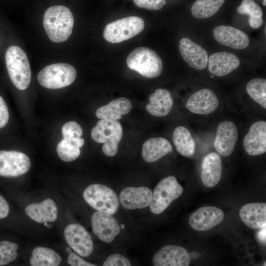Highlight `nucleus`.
<instances>
[{"label": "nucleus", "mask_w": 266, "mask_h": 266, "mask_svg": "<svg viewBox=\"0 0 266 266\" xmlns=\"http://www.w3.org/2000/svg\"><path fill=\"white\" fill-rule=\"evenodd\" d=\"M62 132L63 138H80L83 134L80 126L73 121L65 123L62 127Z\"/></svg>", "instance_id": "obj_34"}, {"label": "nucleus", "mask_w": 266, "mask_h": 266, "mask_svg": "<svg viewBox=\"0 0 266 266\" xmlns=\"http://www.w3.org/2000/svg\"><path fill=\"white\" fill-rule=\"evenodd\" d=\"M130 260L125 256L119 254H113L104 261L103 266H131Z\"/></svg>", "instance_id": "obj_35"}, {"label": "nucleus", "mask_w": 266, "mask_h": 266, "mask_svg": "<svg viewBox=\"0 0 266 266\" xmlns=\"http://www.w3.org/2000/svg\"><path fill=\"white\" fill-rule=\"evenodd\" d=\"M83 197L85 201L94 209L113 215L119 207V199L110 188L102 184H93L84 190Z\"/></svg>", "instance_id": "obj_6"}, {"label": "nucleus", "mask_w": 266, "mask_h": 266, "mask_svg": "<svg viewBox=\"0 0 266 266\" xmlns=\"http://www.w3.org/2000/svg\"><path fill=\"white\" fill-rule=\"evenodd\" d=\"M65 239L79 255L87 257L92 253L94 244L92 238L86 229L79 224H71L64 230Z\"/></svg>", "instance_id": "obj_10"}, {"label": "nucleus", "mask_w": 266, "mask_h": 266, "mask_svg": "<svg viewBox=\"0 0 266 266\" xmlns=\"http://www.w3.org/2000/svg\"><path fill=\"white\" fill-rule=\"evenodd\" d=\"M144 22L137 16L125 17L107 24L103 32L104 38L113 43H120L136 36L144 28Z\"/></svg>", "instance_id": "obj_7"}, {"label": "nucleus", "mask_w": 266, "mask_h": 266, "mask_svg": "<svg viewBox=\"0 0 266 266\" xmlns=\"http://www.w3.org/2000/svg\"><path fill=\"white\" fill-rule=\"evenodd\" d=\"M240 63L239 58L234 54L221 52L211 54L208 58L207 65L212 74L223 76L237 69Z\"/></svg>", "instance_id": "obj_20"}, {"label": "nucleus", "mask_w": 266, "mask_h": 266, "mask_svg": "<svg viewBox=\"0 0 266 266\" xmlns=\"http://www.w3.org/2000/svg\"><path fill=\"white\" fill-rule=\"evenodd\" d=\"M263 4L264 6H266V0H264L263 2Z\"/></svg>", "instance_id": "obj_41"}, {"label": "nucleus", "mask_w": 266, "mask_h": 266, "mask_svg": "<svg viewBox=\"0 0 266 266\" xmlns=\"http://www.w3.org/2000/svg\"><path fill=\"white\" fill-rule=\"evenodd\" d=\"M172 151V147L169 141L158 137L147 140L143 145L141 154L145 162L152 163Z\"/></svg>", "instance_id": "obj_25"}, {"label": "nucleus", "mask_w": 266, "mask_h": 266, "mask_svg": "<svg viewBox=\"0 0 266 266\" xmlns=\"http://www.w3.org/2000/svg\"><path fill=\"white\" fill-rule=\"evenodd\" d=\"M43 24L50 40L56 43L66 41L72 33L74 18L69 8L63 5L48 8L43 16Z\"/></svg>", "instance_id": "obj_1"}, {"label": "nucleus", "mask_w": 266, "mask_h": 266, "mask_svg": "<svg viewBox=\"0 0 266 266\" xmlns=\"http://www.w3.org/2000/svg\"><path fill=\"white\" fill-rule=\"evenodd\" d=\"M242 222L252 229L264 228L266 224V203L253 202L243 205L239 211Z\"/></svg>", "instance_id": "obj_23"}, {"label": "nucleus", "mask_w": 266, "mask_h": 266, "mask_svg": "<svg viewBox=\"0 0 266 266\" xmlns=\"http://www.w3.org/2000/svg\"><path fill=\"white\" fill-rule=\"evenodd\" d=\"M190 256L187 250L180 246L169 245L159 249L154 255L155 266H188Z\"/></svg>", "instance_id": "obj_13"}, {"label": "nucleus", "mask_w": 266, "mask_h": 266, "mask_svg": "<svg viewBox=\"0 0 266 266\" xmlns=\"http://www.w3.org/2000/svg\"><path fill=\"white\" fill-rule=\"evenodd\" d=\"M172 139L177 151L181 155L189 157L195 151V143L190 132L183 126L176 127Z\"/></svg>", "instance_id": "obj_27"}, {"label": "nucleus", "mask_w": 266, "mask_h": 266, "mask_svg": "<svg viewBox=\"0 0 266 266\" xmlns=\"http://www.w3.org/2000/svg\"><path fill=\"white\" fill-rule=\"evenodd\" d=\"M225 0H197L191 8L193 16L199 19L209 18L220 8Z\"/></svg>", "instance_id": "obj_30"}, {"label": "nucleus", "mask_w": 266, "mask_h": 266, "mask_svg": "<svg viewBox=\"0 0 266 266\" xmlns=\"http://www.w3.org/2000/svg\"><path fill=\"white\" fill-rule=\"evenodd\" d=\"M219 105L215 93L209 89H202L191 95L186 102V107L191 112L200 115L209 114Z\"/></svg>", "instance_id": "obj_16"}, {"label": "nucleus", "mask_w": 266, "mask_h": 266, "mask_svg": "<svg viewBox=\"0 0 266 266\" xmlns=\"http://www.w3.org/2000/svg\"><path fill=\"white\" fill-rule=\"evenodd\" d=\"M67 262L72 266H95L96 265L89 263L74 253H70L68 256Z\"/></svg>", "instance_id": "obj_37"}, {"label": "nucleus", "mask_w": 266, "mask_h": 266, "mask_svg": "<svg viewBox=\"0 0 266 266\" xmlns=\"http://www.w3.org/2000/svg\"><path fill=\"white\" fill-rule=\"evenodd\" d=\"M9 213V204L4 198L0 194V219L6 218Z\"/></svg>", "instance_id": "obj_39"}, {"label": "nucleus", "mask_w": 266, "mask_h": 266, "mask_svg": "<svg viewBox=\"0 0 266 266\" xmlns=\"http://www.w3.org/2000/svg\"><path fill=\"white\" fill-rule=\"evenodd\" d=\"M61 263V258L56 252L42 246L37 247L33 250L30 259L32 266H57Z\"/></svg>", "instance_id": "obj_29"}, {"label": "nucleus", "mask_w": 266, "mask_h": 266, "mask_svg": "<svg viewBox=\"0 0 266 266\" xmlns=\"http://www.w3.org/2000/svg\"><path fill=\"white\" fill-rule=\"evenodd\" d=\"M126 63L129 68L147 78H156L163 70V63L159 56L147 47L134 49L128 55Z\"/></svg>", "instance_id": "obj_3"}, {"label": "nucleus", "mask_w": 266, "mask_h": 266, "mask_svg": "<svg viewBox=\"0 0 266 266\" xmlns=\"http://www.w3.org/2000/svg\"><path fill=\"white\" fill-rule=\"evenodd\" d=\"M237 138L236 125L230 121H223L217 128L214 147L219 154L228 157L233 152Z\"/></svg>", "instance_id": "obj_12"}, {"label": "nucleus", "mask_w": 266, "mask_h": 266, "mask_svg": "<svg viewBox=\"0 0 266 266\" xmlns=\"http://www.w3.org/2000/svg\"><path fill=\"white\" fill-rule=\"evenodd\" d=\"M25 211L32 220L41 224L55 222L58 216L57 206L55 201L49 198L39 203L27 205Z\"/></svg>", "instance_id": "obj_21"}, {"label": "nucleus", "mask_w": 266, "mask_h": 266, "mask_svg": "<svg viewBox=\"0 0 266 266\" xmlns=\"http://www.w3.org/2000/svg\"><path fill=\"white\" fill-rule=\"evenodd\" d=\"M249 22L251 27L257 29L261 27L264 23V20L263 17L250 16Z\"/></svg>", "instance_id": "obj_40"}, {"label": "nucleus", "mask_w": 266, "mask_h": 266, "mask_svg": "<svg viewBox=\"0 0 266 266\" xmlns=\"http://www.w3.org/2000/svg\"><path fill=\"white\" fill-rule=\"evenodd\" d=\"M122 135V127L117 120L101 119L91 131V136L94 141L104 143L102 150L108 157L114 156L117 154Z\"/></svg>", "instance_id": "obj_4"}, {"label": "nucleus", "mask_w": 266, "mask_h": 266, "mask_svg": "<svg viewBox=\"0 0 266 266\" xmlns=\"http://www.w3.org/2000/svg\"><path fill=\"white\" fill-rule=\"evenodd\" d=\"M243 145L250 155L258 156L266 152V122L254 123L243 138Z\"/></svg>", "instance_id": "obj_17"}, {"label": "nucleus", "mask_w": 266, "mask_h": 266, "mask_svg": "<svg viewBox=\"0 0 266 266\" xmlns=\"http://www.w3.org/2000/svg\"><path fill=\"white\" fill-rule=\"evenodd\" d=\"M132 107L130 100L125 98H120L99 108L96 115L100 119L118 120L122 118V115L130 112Z\"/></svg>", "instance_id": "obj_26"}, {"label": "nucleus", "mask_w": 266, "mask_h": 266, "mask_svg": "<svg viewBox=\"0 0 266 266\" xmlns=\"http://www.w3.org/2000/svg\"><path fill=\"white\" fill-rule=\"evenodd\" d=\"M152 198V192L146 187H129L124 188L119 195V201L126 209H141L149 206Z\"/></svg>", "instance_id": "obj_18"}, {"label": "nucleus", "mask_w": 266, "mask_h": 266, "mask_svg": "<svg viewBox=\"0 0 266 266\" xmlns=\"http://www.w3.org/2000/svg\"><path fill=\"white\" fill-rule=\"evenodd\" d=\"M139 7L151 10H159L166 3V0H133Z\"/></svg>", "instance_id": "obj_36"}, {"label": "nucleus", "mask_w": 266, "mask_h": 266, "mask_svg": "<svg viewBox=\"0 0 266 266\" xmlns=\"http://www.w3.org/2000/svg\"><path fill=\"white\" fill-rule=\"evenodd\" d=\"M222 173V160L217 153L211 152L203 159L201 165V178L203 185L208 188L217 185Z\"/></svg>", "instance_id": "obj_22"}, {"label": "nucleus", "mask_w": 266, "mask_h": 266, "mask_svg": "<svg viewBox=\"0 0 266 266\" xmlns=\"http://www.w3.org/2000/svg\"><path fill=\"white\" fill-rule=\"evenodd\" d=\"M18 244L8 240L0 241V266L13 262L17 257Z\"/></svg>", "instance_id": "obj_32"}, {"label": "nucleus", "mask_w": 266, "mask_h": 266, "mask_svg": "<svg viewBox=\"0 0 266 266\" xmlns=\"http://www.w3.org/2000/svg\"><path fill=\"white\" fill-rule=\"evenodd\" d=\"M250 97L264 109L266 108V80L255 78L249 81L246 87Z\"/></svg>", "instance_id": "obj_31"}, {"label": "nucleus", "mask_w": 266, "mask_h": 266, "mask_svg": "<svg viewBox=\"0 0 266 266\" xmlns=\"http://www.w3.org/2000/svg\"><path fill=\"white\" fill-rule=\"evenodd\" d=\"M213 35L217 42L233 49H243L249 44L248 35L242 31L231 26H218L214 29Z\"/></svg>", "instance_id": "obj_19"}, {"label": "nucleus", "mask_w": 266, "mask_h": 266, "mask_svg": "<svg viewBox=\"0 0 266 266\" xmlns=\"http://www.w3.org/2000/svg\"><path fill=\"white\" fill-rule=\"evenodd\" d=\"M31 161L25 154L17 151H0V176L14 177L27 173Z\"/></svg>", "instance_id": "obj_9"}, {"label": "nucleus", "mask_w": 266, "mask_h": 266, "mask_svg": "<svg viewBox=\"0 0 266 266\" xmlns=\"http://www.w3.org/2000/svg\"><path fill=\"white\" fill-rule=\"evenodd\" d=\"M179 50L184 60L192 68L202 70L207 67L208 55L206 51L189 38L180 39Z\"/></svg>", "instance_id": "obj_15"}, {"label": "nucleus", "mask_w": 266, "mask_h": 266, "mask_svg": "<svg viewBox=\"0 0 266 266\" xmlns=\"http://www.w3.org/2000/svg\"><path fill=\"white\" fill-rule=\"evenodd\" d=\"M239 14H248L258 17H263V12L260 6L254 0H243L241 4L237 8Z\"/></svg>", "instance_id": "obj_33"}, {"label": "nucleus", "mask_w": 266, "mask_h": 266, "mask_svg": "<svg viewBox=\"0 0 266 266\" xmlns=\"http://www.w3.org/2000/svg\"><path fill=\"white\" fill-rule=\"evenodd\" d=\"M6 66L9 78L20 90L26 89L31 79V69L25 52L20 47L13 45L6 50Z\"/></svg>", "instance_id": "obj_2"}, {"label": "nucleus", "mask_w": 266, "mask_h": 266, "mask_svg": "<svg viewBox=\"0 0 266 266\" xmlns=\"http://www.w3.org/2000/svg\"><path fill=\"white\" fill-rule=\"evenodd\" d=\"M91 222L93 232L104 242H112L120 233L117 221L108 213L97 211L92 215Z\"/></svg>", "instance_id": "obj_11"}, {"label": "nucleus", "mask_w": 266, "mask_h": 266, "mask_svg": "<svg viewBox=\"0 0 266 266\" xmlns=\"http://www.w3.org/2000/svg\"><path fill=\"white\" fill-rule=\"evenodd\" d=\"M224 213L220 208L214 206H205L198 209L190 216V226L198 231H206L221 223Z\"/></svg>", "instance_id": "obj_14"}, {"label": "nucleus", "mask_w": 266, "mask_h": 266, "mask_svg": "<svg viewBox=\"0 0 266 266\" xmlns=\"http://www.w3.org/2000/svg\"><path fill=\"white\" fill-rule=\"evenodd\" d=\"M173 104V100L170 92L160 88L150 95L146 109L153 116L164 117L169 113Z\"/></svg>", "instance_id": "obj_24"}, {"label": "nucleus", "mask_w": 266, "mask_h": 266, "mask_svg": "<svg viewBox=\"0 0 266 266\" xmlns=\"http://www.w3.org/2000/svg\"><path fill=\"white\" fill-rule=\"evenodd\" d=\"M84 144V139L81 137L63 138L57 145V154L64 162L73 161L79 156L80 148Z\"/></svg>", "instance_id": "obj_28"}, {"label": "nucleus", "mask_w": 266, "mask_h": 266, "mask_svg": "<svg viewBox=\"0 0 266 266\" xmlns=\"http://www.w3.org/2000/svg\"><path fill=\"white\" fill-rule=\"evenodd\" d=\"M183 192L182 187L174 176L165 178L159 182L152 193V198L149 205L150 211L155 214L162 213Z\"/></svg>", "instance_id": "obj_8"}, {"label": "nucleus", "mask_w": 266, "mask_h": 266, "mask_svg": "<svg viewBox=\"0 0 266 266\" xmlns=\"http://www.w3.org/2000/svg\"><path fill=\"white\" fill-rule=\"evenodd\" d=\"M9 119V111L7 106L3 100L0 96V129L4 127Z\"/></svg>", "instance_id": "obj_38"}, {"label": "nucleus", "mask_w": 266, "mask_h": 266, "mask_svg": "<svg viewBox=\"0 0 266 266\" xmlns=\"http://www.w3.org/2000/svg\"><path fill=\"white\" fill-rule=\"evenodd\" d=\"M76 75V70L72 66L66 63H57L42 69L37 74V78L41 86L56 89L71 84Z\"/></svg>", "instance_id": "obj_5"}]
</instances>
